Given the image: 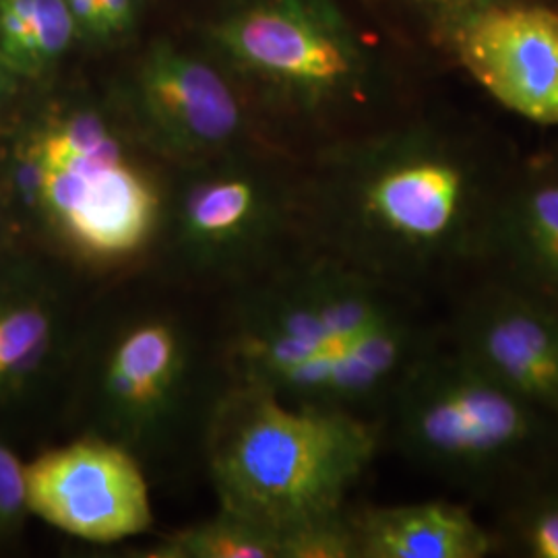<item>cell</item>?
I'll return each instance as SVG.
<instances>
[{"label": "cell", "instance_id": "6da1fadb", "mask_svg": "<svg viewBox=\"0 0 558 558\" xmlns=\"http://www.w3.org/2000/svg\"><path fill=\"white\" fill-rule=\"evenodd\" d=\"M495 151L456 126H420L362 161L325 216L333 259L399 288L482 269L511 179Z\"/></svg>", "mask_w": 558, "mask_h": 558}, {"label": "cell", "instance_id": "7a4b0ae2", "mask_svg": "<svg viewBox=\"0 0 558 558\" xmlns=\"http://www.w3.org/2000/svg\"><path fill=\"white\" fill-rule=\"evenodd\" d=\"M379 428L348 408L288 401L248 383L226 399L209 430V470L221 511L279 538L343 513L373 463Z\"/></svg>", "mask_w": 558, "mask_h": 558}, {"label": "cell", "instance_id": "3957f363", "mask_svg": "<svg viewBox=\"0 0 558 558\" xmlns=\"http://www.w3.org/2000/svg\"><path fill=\"white\" fill-rule=\"evenodd\" d=\"M391 393L403 453L458 486L509 490L558 458L557 420L451 343L426 348Z\"/></svg>", "mask_w": 558, "mask_h": 558}, {"label": "cell", "instance_id": "277c9868", "mask_svg": "<svg viewBox=\"0 0 558 558\" xmlns=\"http://www.w3.org/2000/svg\"><path fill=\"white\" fill-rule=\"evenodd\" d=\"M399 286L338 259L319 260L260 299L240 336L248 379L313 401L329 368L383 325L414 315Z\"/></svg>", "mask_w": 558, "mask_h": 558}, {"label": "cell", "instance_id": "5b68a950", "mask_svg": "<svg viewBox=\"0 0 558 558\" xmlns=\"http://www.w3.org/2000/svg\"><path fill=\"white\" fill-rule=\"evenodd\" d=\"M27 509L75 538L110 544L151 527L149 488L135 458L87 437L25 465Z\"/></svg>", "mask_w": 558, "mask_h": 558}, {"label": "cell", "instance_id": "8992f818", "mask_svg": "<svg viewBox=\"0 0 558 558\" xmlns=\"http://www.w3.org/2000/svg\"><path fill=\"white\" fill-rule=\"evenodd\" d=\"M459 64L505 110L558 129V11L500 0L449 17Z\"/></svg>", "mask_w": 558, "mask_h": 558}, {"label": "cell", "instance_id": "52a82bcc", "mask_svg": "<svg viewBox=\"0 0 558 558\" xmlns=\"http://www.w3.org/2000/svg\"><path fill=\"white\" fill-rule=\"evenodd\" d=\"M449 343L558 422V302L488 278L461 300Z\"/></svg>", "mask_w": 558, "mask_h": 558}, {"label": "cell", "instance_id": "ba28073f", "mask_svg": "<svg viewBox=\"0 0 558 558\" xmlns=\"http://www.w3.org/2000/svg\"><path fill=\"white\" fill-rule=\"evenodd\" d=\"M221 40L236 59L313 96L339 92L359 75L343 34L300 2L260 7L230 21Z\"/></svg>", "mask_w": 558, "mask_h": 558}, {"label": "cell", "instance_id": "9c48e42d", "mask_svg": "<svg viewBox=\"0 0 558 558\" xmlns=\"http://www.w3.org/2000/svg\"><path fill=\"white\" fill-rule=\"evenodd\" d=\"M482 269L558 302V166L511 174L490 220Z\"/></svg>", "mask_w": 558, "mask_h": 558}, {"label": "cell", "instance_id": "30bf717a", "mask_svg": "<svg viewBox=\"0 0 558 558\" xmlns=\"http://www.w3.org/2000/svg\"><path fill=\"white\" fill-rule=\"evenodd\" d=\"M278 216L248 179L205 180L180 203L174 248L193 269L234 271L267 253L278 236Z\"/></svg>", "mask_w": 558, "mask_h": 558}, {"label": "cell", "instance_id": "8fae6325", "mask_svg": "<svg viewBox=\"0 0 558 558\" xmlns=\"http://www.w3.org/2000/svg\"><path fill=\"white\" fill-rule=\"evenodd\" d=\"M71 174L69 201L54 221L62 236L83 257L100 263L140 253L160 220V199L151 182L126 161L94 174Z\"/></svg>", "mask_w": 558, "mask_h": 558}, {"label": "cell", "instance_id": "7c38bea8", "mask_svg": "<svg viewBox=\"0 0 558 558\" xmlns=\"http://www.w3.org/2000/svg\"><path fill=\"white\" fill-rule=\"evenodd\" d=\"M140 96L154 131L179 151L218 147L239 131L236 98L199 60L158 50L141 71Z\"/></svg>", "mask_w": 558, "mask_h": 558}, {"label": "cell", "instance_id": "4fadbf2b", "mask_svg": "<svg viewBox=\"0 0 558 558\" xmlns=\"http://www.w3.org/2000/svg\"><path fill=\"white\" fill-rule=\"evenodd\" d=\"M184 348L177 329L145 319L120 336L101 373V401L112 426L141 439L174 405L184 379Z\"/></svg>", "mask_w": 558, "mask_h": 558}, {"label": "cell", "instance_id": "5bb4252c", "mask_svg": "<svg viewBox=\"0 0 558 558\" xmlns=\"http://www.w3.org/2000/svg\"><path fill=\"white\" fill-rule=\"evenodd\" d=\"M350 521L359 558H484L497 548L470 509L445 500L364 509Z\"/></svg>", "mask_w": 558, "mask_h": 558}, {"label": "cell", "instance_id": "9a60e30c", "mask_svg": "<svg viewBox=\"0 0 558 558\" xmlns=\"http://www.w3.org/2000/svg\"><path fill=\"white\" fill-rule=\"evenodd\" d=\"M73 34L66 0H0V57L13 73L40 75L69 48Z\"/></svg>", "mask_w": 558, "mask_h": 558}, {"label": "cell", "instance_id": "2e32d148", "mask_svg": "<svg viewBox=\"0 0 558 558\" xmlns=\"http://www.w3.org/2000/svg\"><path fill=\"white\" fill-rule=\"evenodd\" d=\"M495 539L519 557L558 558V458L511 488Z\"/></svg>", "mask_w": 558, "mask_h": 558}, {"label": "cell", "instance_id": "e0dca14e", "mask_svg": "<svg viewBox=\"0 0 558 558\" xmlns=\"http://www.w3.org/2000/svg\"><path fill=\"white\" fill-rule=\"evenodd\" d=\"M149 557L281 558V542L276 532L220 509L218 518L168 536Z\"/></svg>", "mask_w": 558, "mask_h": 558}, {"label": "cell", "instance_id": "ac0fdd59", "mask_svg": "<svg viewBox=\"0 0 558 558\" xmlns=\"http://www.w3.org/2000/svg\"><path fill=\"white\" fill-rule=\"evenodd\" d=\"M54 336L52 317L38 304L0 313V383L20 379L38 368Z\"/></svg>", "mask_w": 558, "mask_h": 558}, {"label": "cell", "instance_id": "d6986e66", "mask_svg": "<svg viewBox=\"0 0 558 558\" xmlns=\"http://www.w3.org/2000/svg\"><path fill=\"white\" fill-rule=\"evenodd\" d=\"M279 542L281 558H359L354 527L345 511L300 525L286 532Z\"/></svg>", "mask_w": 558, "mask_h": 558}, {"label": "cell", "instance_id": "ffe728a7", "mask_svg": "<svg viewBox=\"0 0 558 558\" xmlns=\"http://www.w3.org/2000/svg\"><path fill=\"white\" fill-rule=\"evenodd\" d=\"M27 509L25 465L0 445V534L15 530Z\"/></svg>", "mask_w": 558, "mask_h": 558}, {"label": "cell", "instance_id": "44dd1931", "mask_svg": "<svg viewBox=\"0 0 558 558\" xmlns=\"http://www.w3.org/2000/svg\"><path fill=\"white\" fill-rule=\"evenodd\" d=\"M104 36L124 32L133 21V0H100Z\"/></svg>", "mask_w": 558, "mask_h": 558}, {"label": "cell", "instance_id": "7402d4cb", "mask_svg": "<svg viewBox=\"0 0 558 558\" xmlns=\"http://www.w3.org/2000/svg\"><path fill=\"white\" fill-rule=\"evenodd\" d=\"M66 4L75 21H80L87 32L104 36L100 0H66Z\"/></svg>", "mask_w": 558, "mask_h": 558}, {"label": "cell", "instance_id": "603a6c76", "mask_svg": "<svg viewBox=\"0 0 558 558\" xmlns=\"http://www.w3.org/2000/svg\"><path fill=\"white\" fill-rule=\"evenodd\" d=\"M422 2L439 9L445 17H456L465 11L478 9V7L490 4V2H500V0H422Z\"/></svg>", "mask_w": 558, "mask_h": 558}, {"label": "cell", "instance_id": "cb8c5ba5", "mask_svg": "<svg viewBox=\"0 0 558 558\" xmlns=\"http://www.w3.org/2000/svg\"><path fill=\"white\" fill-rule=\"evenodd\" d=\"M11 75H13V71L7 66V62L0 57V100H4L11 92V83H13Z\"/></svg>", "mask_w": 558, "mask_h": 558}, {"label": "cell", "instance_id": "d4e9b609", "mask_svg": "<svg viewBox=\"0 0 558 558\" xmlns=\"http://www.w3.org/2000/svg\"><path fill=\"white\" fill-rule=\"evenodd\" d=\"M557 166H558V163H557Z\"/></svg>", "mask_w": 558, "mask_h": 558}]
</instances>
